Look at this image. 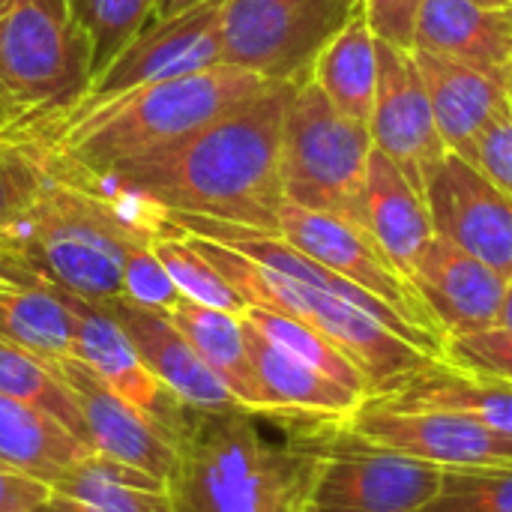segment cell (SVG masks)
<instances>
[{
    "label": "cell",
    "mask_w": 512,
    "mask_h": 512,
    "mask_svg": "<svg viewBox=\"0 0 512 512\" xmlns=\"http://www.w3.org/2000/svg\"><path fill=\"white\" fill-rule=\"evenodd\" d=\"M477 3H486V6H495V9H512V0H477Z\"/></svg>",
    "instance_id": "obj_42"
},
{
    "label": "cell",
    "mask_w": 512,
    "mask_h": 512,
    "mask_svg": "<svg viewBox=\"0 0 512 512\" xmlns=\"http://www.w3.org/2000/svg\"><path fill=\"white\" fill-rule=\"evenodd\" d=\"M138 207H141V216L147 222V231L153 234L150 237V246H153L156 258L162 261V267L168 270L171 282L177 285L180 297H186L192 303H201V306H210V309H222V312L243 315L249 303L240 297V291L183 234H177L174 228L162 225L153 216V207L150 204L138 201Z\"/></svg>",
    "instance_id": "obj_28"
},
{
    "label": "cell",
    "mask_w": 512,
    "mask_h": 512,
    "mask_svg": "<svg viewBox=\"0 0 512 512\" xmlns=\"http://www.w3.org/2000/svg\"><path fill=\"white\" fill-rule=\"evenodd\" d=\"M90 453L93 450L54 417L0 396V465L51 486L66 468Z\"/></svg>",
    "instance_id": "obj_26"
},
{
    "label": "cell",
    "mask_w": 512,
    "mask_h": 512,
    "mask_svg": "<svg viewBox=\"0 0 512 512\" xmlns=\"http://www.w3.org/2000/svg\"><path fill=\"white\" fill-rule=\"evenodd\" d=\"M495 330H507V333H512V282L510 291H507V300H504V309H501V321H498Z\"/></svg>",
    "instance_id": "obj_40"
},
{
    "label": "cell",
    "mask_w": 512,
    "mask_h": 512,
    "mask_svg": "<svg viewBox=\"0 0 512 512\" xmlns=\"http://www.w3.org/2000/svg\"><path fill=\"white\" fill-rule=\"evenodd\" d=\"M423 3L426 0H363V15L375 39L399 48H414V30Z\"/></svg>",
    "instance_id": "obj_36"
},
{
    "label": "cell",
    "mask_w": 512,
    "mask_h": 512,
    "mask_svg": "<svg viewBox=\"0 0 512 512\" xmlns=\"http://www.w3.org/2000/svg\"><path fill=\"white\" fill-rule=\"evenodd\" d=\"M15 120V111H12V105L6 102V96L0 93V123L6 126V123H12Z\"/></svg>",
    "instance_id": "obj_41"
},
{
    "label": "cell",
    "mask_w": 512,
    "mask_h": 512,
    "mask_svg": "<svg viewBox=\"0 0 512 512\" xmlns=\"http://www.w3.org/2000/svg\"><path fill=\"white\" fill-rule=\"evenodd\" d=\"M0 396L39 408L87 444V429L78 402L60 378L54 360H45L21 345L0 339Z\"/></svg>",
    "instance_id": "obj_29"
},
{
    "label": "cell",
    "mask_w": 512,
    "mask_h": 512,
    "mask_svg": "<svg viewBox=\"0 0 512 512\" xmlns=\"http://www.w3.org/2000/svg\"><path fill=\"white\" fill-rule=\"evenodd\" d=\"M90 45V81L144 30L156 0H66Z\"/></svg>",
    "instance_id": "obj_31"
},
{
    "label": "cell",
    "mask_w": 512,
    "mask_h": 512,
    "mask_svg": "<svg viewBox=\"0 0 512 512\" xmlns=\"http://www.w3.org/2000/svg\"><path fill=\"white\" fill-rule=\"evenodd\" d=\"M12 0H0V12H6V6H9Z\"/></svg>",
    "instance_id": "obj_43"
},
{
    "label": "cell",
    "mask_w": 512,
    "mask_h": 512,
    "mask_svg": "<svg viewBox=\"0 0 512 512\" xmlns=\"http://www.w3.org/2000/svg\"><path fill=\"white\" fill-rule=\"evenodd\" d=\"M345 432L363 444L426 462L441 471L512 462V441L444 408H408L369 396Z\"/></svg>",
    "instance_id": "obj_11"
},
{
    "label": "cell",
    "mask_w": 512,
    "mask_h": 512,
    "mask_svg": "<svg viewBox=\"0 0 512 512\" xmlns=\"http://www.w3.org/2000/svg\"><path fill=\"white\" fill-rule=\"evenodd\" d=\"M120 321L132 339L144 366L159 378V384L195 411H228L240 408L231 390L216 378V372L198 357L189 339L171 324L168 315L141 309L123 297L102 303Z\"/></svg>",
    "instance_id": "obj_18"
},
{
    "label": "cell",
    "mask_w": 512,
    "mask_h": 512,
    "mask_svg": "<svg viewBox=\"0 0 512 512\" xmlns=\"http://www.w3.org/2000/svg\"><path fill=\"white\" fill-rule=\"evenodd\" d=\"M246 324L255 327L267 342H273L276 348H282L285 354H291L294 360L312 366L315 372L333 378L336 384L360 393L363 399L372 396V381L366 378V372L336 345L330 342L324 333H318L315 327L291 318V315H282V312H273V309H264V306H246L243 312Z\"/></svg>",
    "instance_id": "obj_30"
},
{
    "label": "cell",
    "mask_w": 512,
    "mask_h": 512,
    "mask_svg": "<svg viewBox=\"0 0 512 512\" xmlns=\"http://www.w3.org/2000/svg\"><path fill=\"white\" fill-rule=\"evenodd\" d=\"M435 234L480 258L512 282V198L480 165L444 153L426 177Z\"/></svg>",
    "instance_id": "obj_12"
},
{
    "label": "cell",
    "mask_w": 512,
    "mask_h": 512,
    "mask_svg": "<svg viewBox=\"0 0 512 512\" xmlns=\"http://www.w3.org/2000/svg\"><path fill=\"white\" fill-rule=\"evenodd\" d=\"M411 285L441 330L444 342L495 330L510 291L507 276L438 234L417 261Z\"/></svg>",
    "instance_id": "obj_15"
},
{
    "label": "cell",
    "mask_w": 512,
    "mask_h": 512,
    "mask_svg": "<svg viewBox=\"0 0 512 512\" xmlns=\"http://www.w3.org/2000/svg\"><path fill=\"white\" fill-rule=\"evenodd\" d=\"M60 378L72 390L84 429L87 444L93 453L108 456L114 462L132 465L168 483L177 471L180 453L177 447L123 396H117L87 363L78 357L54 360Z\"/></svg>",
    "instance_id": "obj_16"
},
{
    "label": "cell",
    "mask_w": 512,
    "mask_h": 512,
    "mask_svg": "<svg viewBox=\"0 0 512 512\" xmlns=\"http://www.w3.org/2000/svg\"><path fill=\"white\" fill-rule=\"evenodd\" d=\"M243 327L255 387L261 396V414H279L321 426H345L366 402L360 393L336 384L333 378L315 372L312 366L294 360L291 354L267 342L255 327L246 324V318Z\"/></svg>",
    "instance_id": "obj_19"
},
{
    "label": "cell",
    "mask_w": 512,
    "mask_h": 512,
    "mask_svg": "<svg viewBox=\"0 0 512 512\" xmlns=\"http://www.w3.org/2000/svg\"><path fill=\"white\" fill-rule=\"evenodd\" d=\"M423 512H512V462L441 471L438 495Z\"/></svg>",
    "instance_id": "obj_32"
},
{
    "label": "cell",
    "mask_w": 512,
    "mask_h": 512,
    "mask_svg": "<svg viewBox=\"0 0 512 512\" xmlns=\"http://www.w3.org/2000/svg\"><path fill=\"white\" fill-rule=\"evenodd\" d=\"M0 339L60 360L72 357L75 321L54 285L0 279Z\"/></svg>",
    "instance_id": "obj_27"
},
{
    "label": "cell",
    "mask_w": 512,
    "mask_h": 512,
    "mask_svg": "<svg viewBox=\"0 0 512 512\" xmlns=\"http://www.w3.org/2000/svg\"><path fill=\"white\" fill-rule=\"evenodd\" d=\"M291 90L294 81H276L183 141L120 162L99 177H81L51 159L93 189H114V198L273 231L285 201L282 126Z\"/></svg>",
    "instance_id": "obj_1"
},
{
    "label": "cell",
    "mask_w": 512,
    "mask_h": 512,
    "mask_svg": "<svg viewBox=\"0 0 512 512\" xmlns=\"http://www.w3.org/2000/svg\"><path fill=\"white\" fill-rule=\"evenodd\" d=\"M33 150L45 165V183L30 210L0 234V279L45 282L90 303L123 297L126 246L150 234L138 207Z\"/></svg>",
    "instance_id": "obj_3"
},
{
    "label": "cell",
    "mask_w": 512,
    "mask_h": 512,
    "mask_svg": "<svg viewBox=\"0 0 512 512\" xmlns=\"http://www.w3.org/2000/svg\"><path fill=\"white\" fill-rule=\"evenodd\" d=\"M42 183L45 165L39 153L24 141L0 138V234L30 210Z\"/></svg>",
    "instance_id": "obj_33"
},
{
    "label": "cell",
    "mask_w": 512,
    "mask_h": 512,
    "mask_svg": "<svg viewBox=\"0 0 512 512\" xmlns=\"http://www.w3.org/2000/svg\"><path fill=\"white\" fill-rule=\"evenodd\" d=\"M87 87L90 45L69 3L12 0L0 12V93L12 105L15 120L66 111Z\"/></svg>",
    "instance_id": "obj_6"
},
{
    "label": "cell",
    "mask_w": 512,
    "mask_h": 512,
    "mask_svg": "<svg viewBox=\"0 0 512 512\" xmlns=\"http://www.w3.org/2000/svg\"><path fill=\"white\" fill-rule=\"evenodd\" d=\"M474 165H480L483 174L512 198V102L483 132Z\"/></svg>",
    "instance_id": "obj_37"
},
{
    "label": "cell",
    "mask_w": 512,
    "mask_h": 512,
    "mask_svg": "<svg viewBox=\"0 0 512 512\" xmlns=\"http://www.w3.org/2000/svg\"><path fill=\"white\" fill-rule=\"evenodd\" d=\"M375 399L390 405H408V408L456 411L512 441V381L456 366L447 357L426 363L423 369L408 375L399 387L378 393Z\"/></svg>",
    "instance_id": "obj_22"
},
{
    "label": "cell",
    "mask_w": 512,
    "mask_h": 512,
    "mask_svg": "<svg viewBox=\"0 0 512 512\" xmlns=\"http://www.w3.org/2000/svg\"><path fill=\"white\" fill-rule=\"evenodd\" d=\"M168 318L189 339V345L198 351V357L216 372V378L231 390L237 405L261 414V396H258L255 375H252L243 315L210 309V306L180 297L171 306Z\"/></svg>",
    "instance_id": "obj_25"
},
{
    "label": "cell",
    "mask_w": 512,
    "mask_h": 512,
    "mask_svg": "<svg viewBox=\"0 0 512 512\" xmlns=\"http://www.w3.org/2000/svg\"><path fill=\"white\" fill-rule=\"evenodd\" d=\"M363 228L411 282V273L435 240L426 192L384 153L372 150L363 186Z\"/></svg>",
    "instance_id": "obj_20"
},
{
    "label": "cell",
    "mask_w": 512,
    "mask_h": 512,
    "mask_svg": "<svg viewBox=\"0 0 512 512\" xmlns=\"http://www.w3.org/2000/svg\"><path fill=\"white\" fill-rule=\"evenodd\" d=\"M51 486L24 471L0 465V512H39Z\"/></svg>",
    "instance_id": "obj_38"
},
{
    "label": "cell",
    "mask_w": 512,
    "mask_h": 512,
    "mask_svg": "<svg viewBox=\"0 0 512 512\" xmlns=\"http://www.w3.org/2000/svg\"><path fill=\"white\" fill-rule=\"evenodd\" d=\"M57 291L75 321L72 357L87 363L117 396L135 405L174 447H180V438L186 435L195 408L183 405L159 384V378L144 366L132 339L126 336L120 321L108 312V306L81 300L63 288Z\"/></svg>",
    "instance_id": "obj_13"
},
{
    "label": "cell",
    "mask_w": 512,
    "mask_h": 512,
    "mask_svg": "<svg viewBox=\"0 0 512 512\" xmlns=\"http://www.w3.org/2000/svg\"><path fill=\"white\" fill-rule=\"evenodd\" d=\"M0 129H3V123H0Z\"/></svg>",
    "instance_id": "obj_45"
},
{
    "label": "cell",
    "mask_w": 512,
    "mask_h": 512,
    "mask_svg": "<svg viewBox=\"0 0 512 512\" xmlns=\"http://www.w3.org/2000/svg\"><path fill=\"white\" fill-rule=\"evenodd\" d=\"M279 420L285 441L264 432L258 411H195L168 480L174 512H309L321 435L333 426Z\"/></svg>",
    "instance_id": "obj_2"
},
{
    "label": "cell",
    "mask_w": 512,
    "mask_h": 512,
    "mask_svg": "<svg viewBox=\"0 0 512 512\" xmlns=\"http://www.w3.org/2000/svg\"><path fill=\"white\" fill-rule=\"evenodd\" d=\"M273 234H279L285 243H291L312 261L324 264L327 270L360 285L363 291L387 303L393 312H399L411 327L423 330L426 336L444 345V336L426 312L414 285L390 264V258L369 237V231L360 228L357 222L336 213L309 210L294 201H282Z\"/></svg>",
    "instance_id": "obj_10"
},
{
    "label": "cell",
    "mask_w": 512,
    "mask_h": 512,
    "mask_svg": "<svg viewBox=\"0 0 512 512\" xmlns=\"http://www.w3.org/2000/svg\"><path fill=\"white\" fill-rule=\"evenodd\" d=\"M372 144L390 162H396L420 189L432 168L444 159L435 111L414 63L411 48H399L378 39V90L369 117Z\"/></svg>",
    "instance_id": "obj_14"
},
{
    "label": "cell",
    "mask_w": 512,
    "mask_h": 512,
    "mask_svg": "<svg viewBox=\"0 0 512 512\" xmlns=\"http://www.w3.org/2000/svg\"><path fill=\"white\" fill-rule=\"evenodd\" d=\"M441 468L324 429L309 512H423L438 495Z\"/></svg>",
    "instance_id": "obj_8"
},
{
    "label": "cell",
    "mask_w": 512,
    "mask_h": 512,
    "mask_svg": "<svg viewBox=\"0 0 512 512\" xmlns=\"http://www.w3.org/2000/svg\"><path fill=\"white\" fill-rule=\"evenodd\" d=\"M309 78L339 114L369 126L378 90V39L369 30L363 3L315 54Z\"/></svg>",
    "instance_id": "obj_24"
},
{
    "label": "cell",
    "mask_w": 512,
    "mask_h": 512,
    "mask_svg": "<svg viewBox=\"0 0 512 512\" xmlns=\"http://www.w3.org/2000/svg\"><path fill=\"white\" fill-rule=\"evenodd\" d=\"M414 48L468 63L512 84V9L477 0H426Z\"/></svg>",
    "instance_id": "obj_21"
},
{
    "label": "cell",
    "mask_w": 512,
    "mask_h": 512,
    "mask_svg": "<svg viewBox=\"0 0 512 512\" xmlns=\"http://www.w3.org/2000/svg\"><path fill=\"white\" fill-rule=\"evenodd\" d=\"M270 84L276 81L219 63L204 72L120 93L66 120L0 129V138L27 141L69 171L81 177H99L120 162L183 141Z\"/></svg>",
    "instance_id": "obj_4"
},
{
    "label": "cell",
    "mask_w": 512,
    "mask_h": 512,
    "mask_svg": "<svg viewBox=\"0 0 512 512\" xmlns=\"http://www.w3.org/2000/svg\"><path fill=\"white\" fill-rule=\"evenodd\" d=\"M39 512H174L168 483L90 453L66 468L54 483Z\"/></svg>",
    "instance_id": "obj_23"
},
{
    "label": "cell",
    "mask_w": 512,
    "mask_h": 512,
    "mask_svg": "<svg viewBox=\"0 0 512 512\" xmlns=\"http://www.w3.org/2000/svg\"><path fill=\"white\" fill-rule=\"evenodd\" d=\"M219 3L222 0L198 6L186 15H177L159 24H144V30L108 63L102 75L90 81L84 96L72 102L66 111H57L51 117H36V120H15L3 129H24V126L51 123V120H66L120 93L219 66L222 63Z\"/></svg>",
    "instance_id": "obj_9"
},
{
    "label": "cell",
    "mask_w": 512,
    "mask_h": 512,
    "mask_svg": "<svg viewBox=\"0 0 512 512\" xmlns=\"http://www.w3.org/2000/svg\"><path fill=\"white\" fill-rule=\"evenodd\" d=\"M372 150L369 126L339 114L309 75L294 81L282 126L285 201L345 216L363 228V186Z\"/></svg>",
    "instance_id": "obj_5"
},
{
    "label": "cell",
    "mask_w": 512,
    "mask_h": 512,
    "mask_svg": "<svg viewBox=\"0 0 512 512\" xmlns=\"http://www.w3.org/2000/svg\"><path fill=\"white\" fill-rule=\"evenodd\" d=\"M411 54L423 75L447 153L474 162L483 132L504 108H510L512 84L468 63L438 57L420 48H411Z\"/></svg>",
    "instance_id": "obj_17"
},
{
    "label": "cell",
    "mask_w": 512,
    "mask_h": 512,
    "mask_svg": "<svg viewBox=\"0 0 512 512\" xmlns=\"http://www.w3.org/2000/svg\"><path fill=\"white\" fill-rule=\"evenodd\" d=\"M444 357L453 360L456 366L512 381V333L507 330H483V333L447 339Z\"/></svg>",
    "instance_id": "obj_35"
},
{
    "label": "cell",
    "mask_w": 512,
    "mask_h": 512,
    "mask_svg": "<svg viewBox=\"0 0 512 512\" xmlns=\"http://www.w3.org/2000/svg\"><path fill=\"white\" fill-rule=\"evenodd\" d=\"M348 3H351V6H360V3H363V0H348Z\"/></svg>",
    "instance_id": "obj_44"
},
{
    "label": "cell",
    "mask_w": 512,
    "mask_h": 512,
    "mask_svg": "<svg viewBox=\"0 0 512 512\" xmlns=\"http://www.w3.org/2000/svg\"><path fill=\"white\" fill-rule=\"evenodd\" d=\"M123 300L150 309V312H162L168 315L171 306L180 300L177 285L171 282L168 270L162 267V261L156 258L153 246H150V234L135 237L126 246V258H123Z\"/></svg>",
    "instance_id": "obj_34"
},
{
    "label": "cell",
    "mask_w": 512,
    "mask_h": 512,
    "mask_svg": "<svg viewBox=\"0 0 512 512\" xmlns=\"http://www.w3.org/2000/svg\"><path fill=\"white\" fill-rule=\"evenodd\" d=\"M207 3H216V0H156L153 15H150L147 24H159V21L186 15V12H192V9H198V6H207Z\"/></svg>",
    "instance_id": "obj_39"
},
{
    "label": "cell",
    "mask_w": 512,
    "mask_h": 512,
    "mask_svg": "<svg viewBox=\"0 0 512 512\" xmlns=\"http://www.w3.org/2000/svg\"><path fill=\"white\" fill-rule=\"evenodd\" d=\"M354 9L348 0H222V63L267 81H297Z\"/></svg>",
    "instance_id": "obj_7"
}]
</instances>
